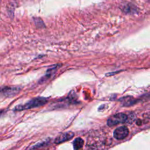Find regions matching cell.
Listing matches in <instances>:
<instances>
[{"label":"cell","mask_w":150,"mask_h":150,"mask_svg":"<svg viewBox=\"0 0 150 150\" xmlns=\"http://www.w3.org/2000/svg\"><path fill=\"white\" fill-rule=\"evenodd\" d=\"M47 102V100L43 97H37L32 99L23 105H17L15 108V111H22L23 110L33 108L35 107L42 106Z\"/></svg>","instance_id":"obj_1"},{"label":"cell","mask_w":150,"mask_h":150,"mask_svg":"<svg viewBox=\"0 0 150 150\" xmlns=\"http://www.w3.org/2000/svg\"><path fill=\"white\" fill-rule=\"evenodd\" d=\"M127 120V116L124 113H117L111 116L107 120V125L110 127L114 126L119 123H123Z\"/></svg>","instance_id":"obj_2"},{"label":"cell","mask_w":150,"mask_h":150,"mask_svg":"<svg viewBox=\"0 0 150 150\" xmlns=\"http://www.w3.org/2000/svg\"><path fill=\"white\" fill-rule=\"evenodd\" d=\"M129 134V130L125 126H121L117 128L113 132L114 137L117 139H122L127 137Z\"/></svg>","instance_id":"obj_3"},{"label":"cell","mask_w":150,"mask_h":150,"mask_svg":"<svg viewBox=\"0 0 150 150\" xmlns=\"http://www.w3.org/2000/svg\"><path fill=\"white\" fill-rule=\"evenodd\" d=\"M74 136V134L72 132L69 131V132H66L64 133H62L61 134H60L59 135H58L55 141L54 142L56 144H60V143H62L63 142L69 141V139H70L71 138H72Z\"/></svg>","instance_id":"obj_4"},{"label":"cell","mask_w":150,"mask_h":150,"mask_svg":"<svg viewBox=\"0 0 150 150\" xmlns=\"http://www.w3.org/2000/svg\"><path fill=\"white\" fill-rule=\"evenodd\" d=\"M19 91V88L16 87H4L3 90H2V93L4 94L5 96H15L17 94Z\"/></svg>","instance_id":"obj_5"},{"label":"cell","mask_w":150,"mask_h":150,"mask_svg":"<svg viewBox=\"0 0 150 150\" xmlns=\"http://www.w3.org/2000/svg\"><path fill=\"white\" fill-rule=\"evenodd\" d=\"M84 144V141L81 138H77L73 141V148L74 150H79L81 149Z\"/></svg>","instance_id":"obj_6"},{"label":"cell","mask_w":150,"mask_h":150,"mask_svg":"<svg viewBox=\"0 0 150 150\" xmlns=\"http://www.w3.org/2000/svg\"><path fill=\"white\" fill-rule=\"evenodd\" d=\"M124 10L127 13H135L137 11V9L134 5L132 4H128L124 7Z\"/></svg>","instance_id":"obj_7"},{"label":"cell","mask_w":150,"mask_h":150,"mask_svg":"<svg viewBox=\"0 0 150 150\" xmlns=\"http://www.w3.org/2000/svg\"><path fill=\"white\" fill-rule=\"evenodd\" d=\"M56 68H57V66H55L54 67H52V68H51V69H49L47 71L45 76L44 77H43V79H45H45H46V78H47V79L49 78V77L51 76V75H52L53 73H54V72L56 71Z\"/></svg>","instance_id":"obj_8"}]
</instances>
